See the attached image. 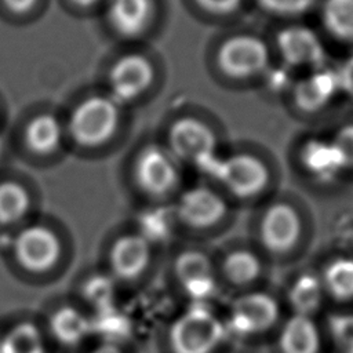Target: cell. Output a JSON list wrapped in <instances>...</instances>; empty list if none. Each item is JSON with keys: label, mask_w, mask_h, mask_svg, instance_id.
Returning <instances> with one entry per match:
<instances>
[{"label": "cell", "mask_w": 353, "mask_h": 353, "mask_svg": "<svg viewBox=\"0 0 353 353\" xmlns=\"http://www.w3.org/2000/svg\"><path fill=\"white\" fill-rule=\"evenodd\" d=\"M51 331L62 343L73 345L90 332V321L81 312L73 307H62L52 314Z\"/></svg>", "instance_id": "cell-20"}, {"label": "cell", "mask_w": 353, "mask_h": 353, "mask_svg": "<svg viewBox=\"0 0 353 353\" xmlns=\"http://www.w3.org/2000/svg\"><path fill=\"white\" fill-rule=\"evenodd\" d=\"M218 63L232 77H248L266 69L269 51L265 43L255 36H233L221 46Z\"/></svg>", "instance_id": "cell-4"}, {"label": "cell", "mask_w": 353, "mask_h": 353, "mask_svg": "<svg viewBox=\"0 0 353 353\" xmlns=\"http://www.w3.org/2000/svg\"><path fill=\"white\" fill-rule=\"evenodd\" d=\"M3 3L14 12H26L37 3V0H3Z\"/></svg>", "instance_id": "cell-33"}, {"label": "cell", "mask_w": 353, "mask_h": 353, "mask_svg": "<svg viewBox=\"0 0 353 353\" xmlns=\"http://www.w3.org/2000/svg\"><path fill=\"white\" fill-rule=\"evenodd\" d=\"M109 259L112 270L117 277L135 279L143 273L149 263V243L139 234L123 236L114 241Z\"/></svg>", "instance_id": "cell-14"}, {"label": "cell", "mask_w": 353, "mask_h": 353, "mask_svg": "<svg viewBox=\"0 0 353 353\" xmlns=\"http://www.w3.org/2000/svg\"><path fill=\"white\" fill-rule=\"evenodd\" d=\"M321 17L324 26L334 36L353 40V0H325Z\"/></svg>", "instance_id": "cell-23"}, {"label": "cell", "mask_w": 353, "mask_h": 353, "mask_svg": "<svg viewBox=\"0 0 353 353\" xmlns=\"http://www.w3.org/2000/svg\"><path fill=\"white\" fill-rule=\"evenodd\" d=\"M203 8L212 12H230L236 10L241 0H196Z\"/></svg>", "instance_id": "cell-31"}, {"label": "cell", "mask_w": 353, "mask_h": 353, "mask_svg": "<svg viewBox=\"0 0 353 353\" xmlns=\"http://www.w3.org/2000/svg\"><path fill=\"white\" fill-rule=\"evenodd\" d=\"M62 139V127L52 114L43 113L30 120L25 131V141L29 149L39 154L55 152Z\"/></svg>", "instance_id": "cell-19"}, {"label": "cell", "mask_w": 353, "mask_h": 353, "mask_svg": "<svg viewBox=\"0 0 353 353\" xmlns=\"http://www.w3.org/2000/svg\"><path fill=\"white\" fill-rule=\"evenodd\" d=\"M175 273L185 291L194 299H205L215 290L211 263L201 252L181 254L175 262Z\"/></svg>", "instance_id": "cell-13"}, {"label": "cell", "mask_w": 353, "mask_h": 353, "mask_svg": "<svg viewBox=\"0 0 353 353\" xmlns=\"http://www.w3.org/2000/svg\"><path fill=\"white\" fill-rule=\"evenodd\" d=\"M119 124V103L110 97H90L80 102L69 120V131L83 146H97L112 138Z\"/></svg>", "instance_id": "cell-2"}, {"label": "cell", "mask_w": 353, "mask_h": 353, "mask_svg": "<svg viewBox=\"0 0 353 353\" xmlns=\"http://www.w3.org/2000/svg\"><path fill=\"white\" fill-rule=\"evenodd\" d=\"M168 142L170 152L175 159L197 165H212L216 139L203 121L193 117L179 119L170 130Z\"/></svg>", "instance_id": "cell-3"}, {"label": "cell", "mask_w": 353, "mask_h": 353, "mask_svg": "<svg viewBox=\"0 0 353 353\" xmlns=\"http://www.w3.org/2000/svg\"><path fill=\"white\" fill-rule=\"evenodd\" d=\"M91 353H121V350L112 343H105V345H101L97 349H94Z\"/></svg>", "instance_id": "cell-34"}, {"label": "cell", "mask_w": 353, "mask_h": 353, "mask_svg": "<svg viewBox=\"0 0 353 353\" xmlns=\"http://www.w3.org/2000/svg\"><path fill=\"white\" fill-rule=\"evenodd\" d=\"M72 1L80 7H91V6L97 4L99 0H72Z\"/></svg>", "instance_id": "cell-35"}, {"label": "cell", "mask_w": 353, "mask_h": 353, "mask_svg": "<svg viewBox=\"0 0 353 353\" xmlns=\"http://www.w3.org/2000/svg\"><path fill=\"white\" fill-rule=\"evenodd\" d=\"M266 10L281 15H296L309 10L316 0H258Z\"/></svg>", "instance_id": "cell-27"}, {"label": "cell", "mask_w": 353, "mask_h": 353, "mask_svg": "<svg viewBox=\"0 0 353 353\" xmlns=\"http://www.w3.org/2000/svg\"><path fill=\"white\" fill-rule=\"evenodd\" d=\"M90 287L92 288H97V291H91V290H87V294L90 296V301L92 302H97V303H106V301L109 299L110 294H112V287H110V283L108 280H102L101 277H97L95 280H92L90 284Z\"/></svg>", "instance_id": "cell-30"}, {"label": "cell", "mask_w": 353, "mask_h": 353, "mask_svg": "<svg viewBox=\"0 0 353 353\" xmlns=\"http://www.w3.org/2000/svg\"><path fill=\"white\" fill-rule=\"evenodd\" d=\"M339 91L335 69L317 68L295 88V102L303 110L314 112L324 108Z\"/></svg>", "instance_id": "cell-15"}, {"label": "cell", "mask_w": 353, "mask_h": 353, "mask_svg": "<svg viewBox=\"0 0 353 353\" xmlns=\"http://www.w3.org/2000/svg\"><path fill=\"white\" fill-rule=\"evenodd\" d=\"M14 251L21 266L29 272L41 273L58 262L61 243L57 234L48 228L33 225L18 234L14 243Z\"/></svg>", "instance_id": "cell-5"}, {"label": "cell", "mask_w": 353, "mask_h": 353, "mask_svg": "<svg viewBox=\"0 0 353 353\" xmlns=\"http://www.w3.org/2000/svg\"><path fill=\"white\" fill-rule=\"evenodd\" d=\"M281 353H319L320 334L310 316L294 314L279 336Z\"/></svg>", "instance_id": "cell-17"}, {"label": "cell", "mask_w": 353, "mask_h": 353, "mask_svg": "<svg viewBox=\"0 0 353 353\" xmlns=\"http://www.w3.org/2000/svg\"><path fill=\"white\" fill-rule=\"evenodd\" d=\"M0 146H1V141H0Z\"/></svg>", "instance_id": "cell-36"}, {"label": "cell", "mask_w": 353, "mask_h": 353, "mask_svg": "<svg viewBox=\"0 0 353 353\" xmlns=\"http://www.w3.org/2000/svg\"><path fill=\"white\" fill-rule=\"evenodd\" d=\"M277 47L284 61L292 66H324V47L317 34L305 26H291L277 36Z\"/></svg>", "instance_id": "cell-12"}, {"label": "cell", "mask_w": 353, "mask_h": 353, "mask_svg": "<svg viewBox=\"0 0 353 353\" xmlns=\"http://www.w3.org/2000/svg\"><path fill=\"white\" fill-rule=\"evenodd\" d=\"M153 14V0H109L108 18L120 34L132 37L143 32Z\"/></svg>", "instance_id": "cell-16"}, {"label": "cell", "mask_w": 353, "mask_h": 353, "mask_svg": "<svg viewBox=\"0 0 353 353\" xmlns=\"http://www.w3.org/2000/svg\"><path fill=\"white\" fill-rule=\"evenodd\" d=\"M301 222L296 211L284 203L270 205L261 222V240L274 254L290 251L298 241Z\"/></svg>", "instance_id": "cell-10"}, {"label": "cell", "mask_w": 353, "mask_h": 353, "mask_svg": "<svg viewBox=\"0 0 353 353\" xmlns=\"http://www.w3.org/2000/svg\"><path fill=\"white\" fill-rule=\"evenodd\" d=\"M339 91L353 97V55L346 58L342 65L335 69Z\"/></svg>", "instance_id": "cell-29"}, {"label": "cell", "mask_w": 353, "mask_h": 353, "mask_svg": "<svg viewBox=\"0 0 353 353\" xmlns=\"http://www.w3.org/2000/svg\"><path fill=\"white\" fill-rule=\"evenodd\" d=\"M0 353H44L39 330L29 323L15 325L0 341Z\"/></svg>", "instance_id": "cell-25"}, {"label": "cell", "mask_w": 353, "mask_h": 353, "mask_svg": "<svg viewBox=\"0 0 353 353\" xmlns=\"http://www.w3.org/2000/svg\"><path fill=\"white\" fill-rule=\"evenodd\" d=\"M30 204L26 189L14 182L6 181L0 183V222L14 223L25 216Z\"/></svg>", "instance_id": "cell-24"}, {"label": "cell", "mask_w": 353, "mask_h": 353, "mask_svg": "<svg viewBox=\"0 0 353 353\" xmlns=\"http://www.w3.org/2000/svg\"><path fill=\"white\" fill-rule=\"evenodd\" d=\"M280 309L274 298L263 292L239 296L230 310V328L240 335H255L268 331L279 319Z\"/></svg>", "instance_id": "cell-8"}, {"label": "cell", "mask_w": 353, "mask_h": 353, "mask_svg": "<svg viewBox=\"0 0 353 353\" xmlns=\"http://www.w3.org/2000/svg\"><path fill=\"white\" fill-rule=\"evenodd\" d=\"M302 161L306 170L321 181H331L346 168L334 143L323 139H314L305 145Z\"/></svg>", "instance_id": "cell-18"}, {"label": "cell", "mask_w": 353, "mask_h": 353, "mask_svg": "<svg viewBox=\"0 0 353 353\" xmlns=\"http://www.w3.org/2000/svg\"><path fill=\"white\" fill-rule=\"evenodd\" d=\"M335 331L343 345H353V317L338 320Z\"/></svg>", "instance_id": "cell-32"}, {"label": "cell", "mask_w": 353, "mask_h": 353, "mask_svg": "<svg viewBox=\"0 0 353 353\" xmlns=\"http://www.w3.org/2000/svg\"><path fill=\"white\" fill-rule=\"evenodd\" d=\"M324 287L321 280L312 274L301 276L290 290V303L295 314L310 316L317 310L323 301Z\"/></svg>", "instance_id": "cell-22"}, {"label": "cell", "mask_w": 353, "mask_h": 353, "mask_svg": "<svg viewBox=\"0 0 353 353\" xmlns=\"http://www.w3.org/2000/svg\"><path fill=\"white\" fill-rule=\"evenodd\" d=\"M324 290L339 301L353 299V259H334L323 274Z\"/></svg>", "instance_id": "cell-21"}, {"label": "cell", "mask_w": 353, "mask_h": 353, "mask_svg": "<svg viewBox=\"0 0 353 353\" xmlns=\"http://www.w3.org/2000/svg\"><path fill=\"white\" fill-rule=\"evenodd\" d=\"M153 80V66L139 54L121 57L109 72L110 98L117 103L130 102L139 97Z\"/></svg>", "instance_id": "cell-9"}, {"label": "cell", "mask_w": 353, "mask_h": 353, "mask_svg": "<svg viewBox=\"0 0 353 353\" xmlns=\"http://www.w3.org/2000/svg\"><path fill=\"white\" fill-rule=\"evenodd\" d=\"M135 176L146 193L163 196L178 182V167L172 153L161 146L145 148L135 164Z\"/></svg>", "instance_id": "cell-7"}, {"label": "cell", "mask_w": 353, "mask_h": 353, "mask_svg": "<svg viewBox=\"0 0 353 353\" xmlns=\"http://www.w3.org/2000/svg\"><path fill=\"white\" fill-rule=\"evenodd\" d=\"M221 182L239 197L258 194L269 181L265 164L251 154H234L214 165Z\"/></svg>", "instance_id": "cell-6"}, {"label": "cell", "mask_w": 353, "mask_h": 353, "mask_svg": "<svg viewBox=\"0 0 353 353\" xmlns=\"http://www.w3.org/2000/svg\"><path fill=\"white\" fill-rule=\"evenodd\" d=\"M226 212L225 200L212 189L196 186L178 200L176 214L179 219L190 228L204 229L219 222Z\"/></svg>", "instance_id": "cell-11"}, {"label": "cell", "mask_w": 353, "mask_h": 353, "mask_svg": "<svg viewBox=\"0 0 353 353\" xmlns=\"http://www.w3.org/2000/svg\"><path fill=\"white\" fill-rule=\"evenodd\" d=\"M223 273L236 285H245L256 280L261 273V262L255 254L239 250L229 254L223 262Z\"/></svg>", "instance_id": "cell-26"}, {"label": "cell", "mask_w": 353, "mask_h": 353, "mask_svg": "<svg viewBox=\"0 0 353 353\" xmlns=\"http://www.w3.org/2000/svg\"><path fill=\"white\" fill-rule=\"evenodd\" d=\"M223 334V325L212 312L194 306L174 321L170 342L174 353H212Z\"/></svg>", "instance_id": "cell-1"}, {"label": "cell", "mask_w": 353, "mask_h": 353, "mask_svg": "<svg viewBox=\"0 0 353 353\" xmlns=\"http://www.w3.org/2000/svg\"><path fill=\"white\" fill-rule=\"evenodd\" d=\"M331 142L342 157L345 167H353V124L339 128Z\"/></svg>", "instance_id": "cell-28"}]
</instances>
